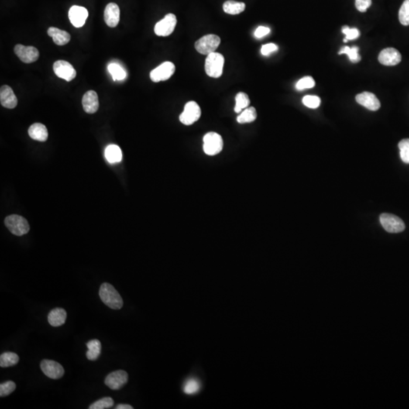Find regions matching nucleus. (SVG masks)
<instances>
[{
  "label": "nucleus",
  "mask_w": 409,
  "mask_h": 409,
  "mask_svg": "<svg viewBox=\"0 0 409 409\" xmlns=\"http://www.w3.org/2000/svg\"><path fill=\"white\" fill-rule=\"evenodd\" d=\"M82 105L87 113H96L100 106L98 95L97 93L94 90L87 91L82 99Z\"/></svg>",
  "instance_id": "nucleus-18"
},
{
  "label": "nucleus",
  "mask_w": 409,
  "mask_h": 409,
  "mask_svg": "<svg viewBox=\"0 0 409 409\" xmlns=\"http://www.w3.org/2000/svg\"><path fill=\"white\" fill-rule=\"evenodd\" d=\"M99 294L104 304L111 309L118 310L122 308L124 302L121 295L110 283H102L100 286Z\"/></svg>",
  "instance_id": "nucleus-1"
},
{
  "label": "nucleus",
  "mask_w": 409,
  "mask_h": 409,
  "mask_svg": "<svg viewBox=\"0 0 409 409\" xmlns=\"http://www.w3.org/2000/svg\"><path fill=\"white\" fill-rule=\"evenodd\" d=\"M68 18L70 23L75 28H81L88 18V11L84 7L74 5L69 10Z\"/></svg>",
  "instance_id": "nucleus-15"
},
{
  "label": "nucleus",
  "mask_w": 409,
  "mask_h": 409,
  "mask_svg": "<svg viewBox=\"0 0 409 409\" xmlns=\"http://www.w3.org/2000/svg\"><path fill=\"white\" fill-rule=\"evenodd\" d=\"M88 351L87 352V358L90 361H96L101 354V342L99 340L94 339L89 341L87 343Z\"/></svg>",
  "instance_id": "nucleus-23"
},
{
  "label": "nucleus",
  "mask_w": 409,
  "mask_h": 409,
  "mask_svg": "<svg viewBox=\"0 0 409 409\" xmlns=\"http://www.w3.org/2000/svg\"><path fill=\"white\" fill-rule=\"evenodd\" d=\"M378 60L383 66H394L401 62L402 56L397 49L386 48L380 52L378 56Z\"/></svg>",
  "instance_id": "nucleus-14"
},
{
  "label": "nucleus",
  "mask_w": 409,
  "mask_h": 409,
  "mask_svg": "<svg viewBox=\"0 0 409 409\" xmlns=\"http://www.w3.org/2000/svg\"><path fill=\"white\" fill-rule=\"evenodd\" d=\"M257 118V112L254 107H248L240 112L237 120L239 124H248L255 121Z\"/></svg>",
  "instance_id": "nucleus-26"
},
{
  "label": "nucleus",
  "mask_w": 409,
  "mask_h": 409,
  "mask_svg": "<svg viewBox=\"0 0 409 409\" xmlns=\"http://www.w3.org/2000/svg\"><path fill=\"white\" fill-rule=\"evenodd\" d=\"M114 406V401L111 397L102 398L101 400L93 403L89 407L90 409H110Z\"/></svg>",
  "instance_id": "nucleus-34"
},
{
  "label": "nucleus",
  "mask_w": 409,
  "mask_h": 409,
  "mask_svg": "<svg viewBox=\"0 0 409 409\" xmlns=\"http://www.w3.org/2000/svg\"><path fill=\"white\" fill-rule=\"evenodd\" d=\"M201 108L194 101L188 102L184 106L183 112L179 117L180 122L184 125H191L199 121L201 117Z\"/></svg>",
  "instance_id": "nucleus-6"
},
{
  "label": "nucleus",
  "mask_w": 409,
  "mask_h": 409,
  "mask_svg": "<svg viewBox=\"0 0 409 409\" xmlns=\"http://www.w3.org/2000/svg\"><path fill=\"white\" fill-rule=\"evenodd\" d=\"M177 25V18L173 14H168L155 25L154 32L157 36H168L173 33Z\"/></svg>",
  "instance_id": "nucleus-8"
},
{
  "label": "nucleus",
  "mask_w": 409,
  "mask_h": 409,
  "mask_svg": "<svg viewBox=\"0 0 409 409\" xmlns=\"http://www.w3.org/2000/svg\"><path fill=\"white\" fill-rule=\"evenodd\" d=\"M314 86H315V82H314V79L310 76H306V77L300 79L297 82L296 88L299 91H303V90H307V89L313 88Z\"/></svg>",
  "instance_id": "nucleus-33"
},
{
  "label": "nucleus",
  "mask_w": 409,
  "mask_h": 409,
  "mask_svg": "<svg viewBox=\"0 0 409 409\" xmlns=\"http://www.w3.org/2000/svg\"><path fill=\"white\" fill-rule=\"evenodd\" d=\"M104 20L110 28H115L118 25L120 21V8L117 4L111 2L106 5L104 12Z\"/></svg>",
  "instance_id": "nucleus-19"
},
{
  "label": "nucleus",
  "mask_w": 409,
  "mask_h": 409,
  "mask_svg": "<svg viewBox=\"0 0 409 409\" xmlns=\"http://www.w3.org/2000/svg\"><path fill=\"white\" fill-rule=\"evenodd\" d=\"M105 159L111 164L120 162L122 159V152L119 146L116 145H109L105 149Z\"/></svg>",
  "instance_id": "nucleus-24"
},
{
  "label": "nucleus",
  "mask_w": 409,
  "mask_h": 409,
  "mask_svg": "<svg viewBox=\"0 0 409 409\" xmlns=\"http://www.w3.org/2000/svg\"><path fill=\"white\" fill-rule=\"evenodd\" d=\"M400 157L404 163L409 164V139H404L399 142Z\"/></svg>",
  "instance_id": "nucleus-35"
},
{
  "label": "nucleus",
  "mask_w": 409,
  "mask_h": 409,
  "mask_svg": "<svg viewBox=\"0 0 409 409\" xmlns=\"http://www.w3.org/2000/svg\"><path fill=\"white\" fill-rule=\"evenodd\" d=\"M221 43L219 36L215 34H208L203 36L196 42L195 48L200 54L208 55L214 53Z\"/></svg>",
  "instance_id": "nucleus-5"
},
{
  "label": "nucleus",
  "mask_w": 409,
  "mask_h": 409,
  "mask_svg": "<svg viewBox=\"0 0 409 409\" xmlns=\"http://www.w3.org/2000/svg\"><path fill=\"white\" fill-rule=\"evenodd\" d=\"M116 409H133L134 408L132 406H130V405H124V404H120L117 406V407L115 408Z\"/></svg>",
  "instance_id": "nucleus-42"
},
{
  "label": "nucleus",
  "mask_w": 409,
  "mask_h": 409,
  "mask_svg": "<svg viewBox=\"0 0 409 409\" xmlns=\"http://www.w3.org/2000/svg\"><path fill=\"white\" fill-rule=\"evenodd\" d=\"M250 104V100L247 94L245 93H239L236 96V105L234 108V111L236 113H240L245 108L249 107Z\"/></svg>",
  "instance_id": "nucleus-29"
},
{
  "label": "nucleus",
  "mask_w": 409,
  "mask_h": 409,
  "mask_svg": "<svg viewBox=\"0 0 409 409\" xmlns=\"http://www.w3.org/2000/svg\"><path fill=\"white\" fill-rule=\"evenodd\" d=\"M245 8V5L244 2H236L229 0L224 2L223 5V9L224 12L229 15H238L243 12Z\"/></svg>",
  "instance_id": "nucleus-25"
},
{
  "label": "nucleus",
  "mask_w": 409,
  "mask_h": 409,
  "mask_svg": "<svg viewBox=\"0 0 409 409\" xmlns=\"http://www.w3.org/2000/svg\"><path fill=\"white\" fill-rule=\"evenodd\" d=\"M108 71L114 80H122L126 77L125 70L116 63H111L108 66Z\"/></svg>",
  "instance_id": "nucleus-30"
},
{
  "label": "nucleus",
  "mask_w": 409,
  "mask_h": 409,
  "mask_svg": "<svg viewBox=\"0 0 409 409\" xmlns=\"http://www.w3.org/2000/svg\"><path fill=\"white\" fill-rule=\"evenodd\" d=\"M342 34L345 35L344 39V43H346L348 40L357 39L360 36V32L357 28H349L348 26H343L342 28Z\"/></svg>",
  "instance_id": "nucleus-37"
},
{
  "label": "nucleus",
  "mask_w": 409,
  "mask_h": 409,
  "mask_svg": "<svg viewBox=\"0 0 409 409\" xmlns=\"http://www.w3.org/2000/svg\"><path fill=\"white\" fill-rule=\"evenodd\" d=\"M270 32V28H267V27L260 26L257 29L255 30L254 35H255V37L258 38V39H260V38L267 36Z\"/></svg>",
  "instance_id": "nucleus-41"
},
{
  "label": "nucleus",
  "mask_w": 409,
  "mask_h": 409,
  "mask_svg": "<svg viewBox=\"0 0 409 409\" xmlns=\"http://www.w3.org/2000/svg\"><path fill=\"white\" fill-rule=\"evenodd\" d=\"M47 33L49 36L53 38L54 43L58 46H64L69 43L70 39V34L54 27L49 28Z\"/></svg>",
  "instance_id": "nucleus-20"
},
{
  "label": "nucleus",
  "mask_w": 409,
  "mask_h": 409,
  "mask_svg": "<svg viewBox=\"0 0 409 409\" xmlns=\"http://www.w3.org/2000/svg\"><path fill=\"white\" fill-rule=\"evenodd\" d=\"M372 0H355V7L359 12H365L372 5Z\"/></svg>",
  "instance_id": "nucleus-40"
},
{
  "label": "nucleus",
  "mask_w": 409,
  "mask_h": 409,
  "mask_svg": "<svg viewBox=\"0 0 409 409\" xmlns=\"http://www.w3.org/2000/svg\"><path fill=\"white\" fill-rule=\"evenodd\" d=\"M224 141L222 136L215 132H209L203 137V150L210 156H216L223 150Z\"/></svg>",
  "instance_id": "nucleus-3"
},
{
  "label": "nucleus",
  "mask_w": 409,
  "mask_h": 409,
  "mask_svg": "<svg viewBox=\"0 0 409 409\" xmlns=\"http://www.w3.org/2000/svg\"><path fill=\"white\" fill-rule=\"evenodd\" d=\"M128 380V375L122 370L111 372L105 377V383L111 390H120L125 386Z\"/></svg>",
  "instance_id": "nucleus-13"
},
{
  "label": "nucleus",
  "mask_w": 409,
  "mask_h": 409,
  "mask_svg": "<svg viewBox=\"0 0 409 409\" xmlns=\"http://www.w3.org/2000/svg\"><path fill=\"white\" fill-rule=\"evenodd\" d=\"M224 65V56L214 52L207 56L204 64V70L207 75L213 78H218L222 75Z\"/></svg>",
  "instance_id": "nucleus-2"
},
{
  "label": "nucleus",
  "mask_w": 409,
  "mask_h": 409,
  "mask_svg": "<svg viewBox=\"0 0 409 409\" xmlns=\"http://www.w3.org/2000/svg\"><path fill=\"white\" fill-rule=\"evenodd\" d=\"M16 384L13 381H6L0 384V396L5 397L15 391Z\"/></svg>",
  "instance_id": "nucleus-38"
},
{
  "label": "nucleus",
  "mask_w": 409,
  "mask_h": 409,
  "mask_svg": "<svg viewBox=\"0 0 409 409\" xmlns=\"http://www.w3.org/2000/svg\"><path fill=\"white\" fill-rule=\"evenodd\" d=\"M14 51L20 60L26 64L34 63L39 57V51L34 46H25L22 44H18L15 46Z\"/></svg>",
  "instance_id": "nucleus-10"
},
{
  "label": "nucleus",
  "mask_w": 409,
  "mask_h": 409,
  "mask_svg": "<svg viewBox=\"0 0 409 409\" xmlns=\"http://www.w3.org/2000/svg\"><path fill=\"white\" fill-rule=\"evenodd\" d=\"M5 224L10 232L15 236H23L30 231V225L28 221L20 215L12 214L5 219Z\"/></svg>",
  "instance_id": "nucleus-4"
},
{
  "label": "nucleus",
  "mask_w": 409,
  "mask_h": 409,
  "mask_svg": "<svg viewBox=\"0 0 409 409\" xmlns=\"http://www.w3.org/2000/svg\"><path fill=\"white\" fill-rule=\"evenodd\" d=\"M359 47L358 46H352V47H349V46H344L339 52V55L346 54L349 56V60L353 63H359L360 62L361 58L360 55L359 54Z\"/></svg>",
  "instance_id": "nucleus-28"
},
{
  "label": "nucleus",
  "mask_w": 409,
  "mask_h": 409,
  "mask_svg": "<svg viewBox=\"0 0 409 409\" xmlns=\"http://www.w3.org/2000/svg\"><path fill=\"white\" fill-rule=\"evenodd\" d=\"M67 313L63 308H56L48 314V321L53 327H60L66 323Z\"/></svg>",
  "instance_id": "nucleus-22"
},
{
  "label": "nucleus",
  "mask_w": 409,
  "mask_h": 409,
  "mask_svg": "<svg viewBox=\"0 0 409 409\" xmlns=\"http://www.w3.org/2000/svg\"><path fill=\"white\" fill-rule=\"evenodd\" d=\"M40 368L41 370L46 376L54 380H57L62 377L65 374L63 367L60 364L53 360L44 359L41 362Z\"/></svg>",
  "instance_id": "nucleus-12"
},
{
  "label": "nucleus",
  "mask_w": 409,
  "mask_h": 409,
  "mask_svg": "<svg viewBox=\"0 0 409 409\" xmlns=\"http://www.w3.org/2000/svg\"><path fill=\"white\" fill-rule=\"evenodd\" d=\"M321 102V99L317 96H306L303 99V103L309 108H318Z\"/></svg>",
  "instance_id": "nucleus-36"
},
{
  "label": "nucleus",
  "mask_w": 409,
  "mask_h": 409,
  "mask_svg": "<svg viewBox=\"0 0 409 409\" xmlns=\"http://www.w3.org/2000/svg\"><path fill=\"white\" fill-rule=\"evenodd\" d=\"M53 70L56 76L64 79L66 81H70L75 78L77 72L74 68L66 61H56L53 65Z\"/></svg>",
  "instance_id": "nucleus-11"
},
{
  "label": "nucleus",
  "mask_w": 409,
  "mask_h": 409,
  "mask_svg": "<svg viewBox=\"0 0 409 409\" xmlns=\"http://www.w3.org/2000/svg\"><path fill=\"white\" fill-rule=\"evenodd\" d=\"M0 102L7 108H14L18 105V100L9 86L3 85L0 89Z\"/></svg>",
  "instance_id": "nucleus-17"
},
{
  "label": "nucleus",
  "mask_w": 409,
  "mask_h": 409,
  "mask_svg": "<svg viewBox=\"0 0 409 409\" xmlns=\"http://www.w3.org/2000/svg\"><path fill=\"white\" fill-rule=\"evenodd\" d=\"M28 134L31 138L39 142H45L48 139L47 128L40 123H35L30 127Z\"/></svg>",
  "instance_id": "nucleus-21"
},
{
  "label": "nucleus",
  "mask_w": 409,
  "mask_h": 409,
  "mask_svg": "<svg viewBox=\"0 0 409 409\" xmlns=\"http://www.w3.org/2000/svg\"><path fill=\"white\" fill-rule=\"evenodd\" d=\"M175 72V66L170 62L162 63L150 73V79L155 83L169 80Z\"/></svg>",
  "instance_id": "nucleus-9"
},
{
  "label": "nucleus",
  "mask_w": 409,
  "mask_h": 409,
  "mask_svg": "<svg viewBox=\"0 0 409 409\" xmlns=\"http://www.w3.org/2000/svg\"><path fill=\"white\" fill-rule=\"evenodd\" d=\"M200 389V383L194 378H190L186 381L183 386V392L187 395H193L198 393Z\"/></svg>",
  "instance_id": "nucleus-31"
},
{
  "label": "nucleus",
  "mask_w": 409,
  "mask_h": 409,
  "mask_svg": "<svg viewBox=\"0 0 409 409\" xmlns=\"http://www.w3.org/2000/svg\"><path fill=\"white\" fill-rule=\"evenodd\" d=\"M380 221L385 231L392 234L403 232L406 228L403 220L394 214H382L380 216Z\"/></svg>",
  "instance_id": "nucleus-7"
},
{
  "label": "nucleus",
  "mask_w": 409,
  "mask_h": 409,
  "mask_svg": "<svg viewBox=\"0 0 409 409\" xmlns=\"http://www.w3.org/2000/svg\"><path fill=\"white\" fill-rule=\"evenodd\" d=\"M358 103L371 111H377L380 108V102L375 94L369 92H364L355 97Z\"/></svg>",
  "instance_id": "nucleus-16"
},
{
  "label": "nucleus",
  "mask_w": 409,
  "mask_h": 409,
  "mask_svg": "<svg viewBox=\"0 0 409 409\" xmlns=\"http://www.w3.org/2000/svg\"><path fill=\"white\" fill-rule=\"evenodd\" d=\"M19 362V357L15 352H6L0 355V366L8 368L14 366Z\"/></svg>",
  "instance_id": "nucleus-27"
},
{
  "label": "nucleus",
  "mask_w": 409,
  "mask_h": 409,
  "mask_svg": "<svg viewBox=\"0 0 409 409\" xmlns=\"http://www.w3.org/2000/svg\"><path fill=\"white\" fill-rule=\"evenodd\" d=\"M399 19L400 23L404 26L409 25V0H405L400 12H399Z\"/></svg>",
  "instance_id": "nucleus-32"
},
{
  "label": "nucleus",
  "mask_w": 409,
  "mask_h": 409,
  "mask_svg": "<svg viewBox=\"0 0 409 409\" xmlns=\"http://www.w3.org/2000/svg\"><path fill=\"white\" fill-rule=\"evenodd\" d=\"M278 49V46L274 43H268V44L263 45L262 49H261V53L263 56H267L272 53H274Z\"/></svg>",
  "instance_id": "nucleus-39"
}]
</instances>
